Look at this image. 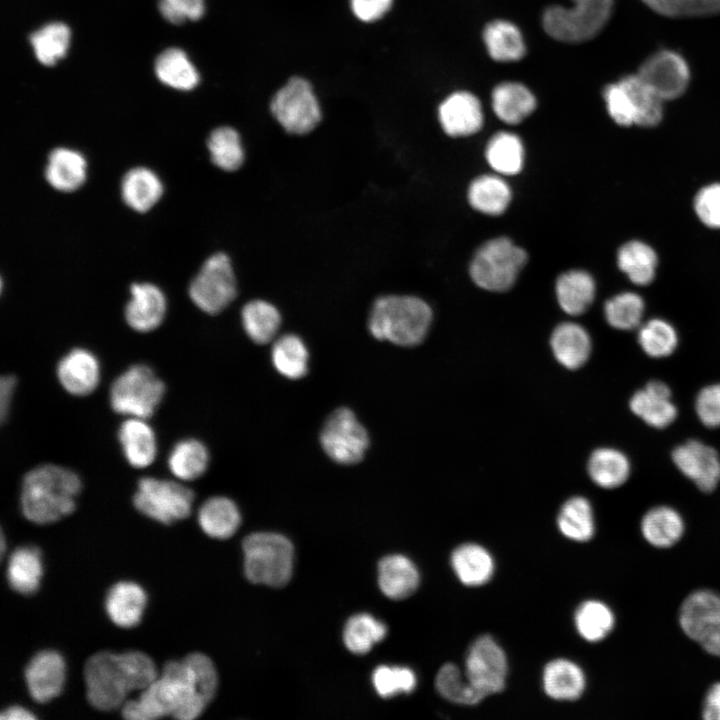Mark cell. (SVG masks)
I'll list each match as a JSON object with an SVG mask.
<instances>
[{"instance_id":"obj_1","label":"cell","mask_w":720,"mask_h":720,"mask_svg":"<svg viewBox=\"0 0 720 720\" xmlns=\"http://www.w3.org/2000/svg\"><path fill=\"white\" fill-rule=\"evenodd\" d=\"M217 672L202 653L169 661L137 700L127 701L122 715L128 720H152L170 715L180 720L197 718L217 689Z\"/></svg>"},{"instance_id":"obj_2","label":"cell","mask_w":720,"mask_h":720,"mask_svg":"<svg viewBox=\"0 0 720 720\" xmlns=\"http://www.w3.org/2000/svg\"><path fill=\"white\" fill-rule=\"evenodd\" d=\"M84 677L89 703L109 711L119 707L129 692L145 689L158 675L154 662L143 652L102 651L87 660Z\"/></svg>"},{"instance_id":"obj_3","label":"cell","mask_w":720,"mask_h":720,"mask_svg":"<svg viewBox=\"0 0 720 720\" xmlns=\"http://www.w3.org/2000/svg\"><path fill=\"white\" fill-rule=\"evenodd\" d=\"M81 488V479L73 470L56 464L39 465L23 478L21 511L37 524L58 521L74 511Z\"/></svg>"},{"instance_id":"obj_4","label":"cell","mask_w":720,"mask_h":720,"mask_svg":"<svg viewBox=\"0 0 720 720\" xmlns=\"http://www.w3.org/2000/svg\"><path fill=\"white\" fill-rule=\"evenodd\" d=\"M432 321V311L421 298L388 295L378 298L370 311L368 327L373 337L400 346L423 341Z\"/></svg>"},{"instance_id":"obj_5","label":"cell","mask_w":720,"mask_h":720,"mask_svg":"<svg viewBox=\"0 0 720 720\" xmlns=\"http://www.w3.org/2000/svg\"><path fill=\"white\" fill-rule=\"evenodd\" d=\"M613 0H570L569 6L551 5L542 15L545 32L564 43H582L597 36L607 24Z\"/></svg>"},{"instance_id":"obj_6","label":"cell","mask_w":720,"mask_h":720,"mask_svg":"<svg viewBox=\"0 0 720 720\" xmlns=\"http://www.w3.org/2000/svg\"><path fill=\"white\" fill-rule=\"evenodd\" d=\"M247 579L272 587L286 585L293 572L294 548L283 535L257 532L243 541Z\"/></svg>"},{"instance_id":"obj_7","label":"cell","mask_w":720,"mask_h":720,"mask_svg":"<svg viewBox=\"0 0 720 720\" xmlns=\"http://www.w3.org/2000/svg\"><path fill=\"white\" fill-rule=\"evenodd\" d=\"M164 394L165 385L154 370L145 364H134L112 383L109 402L118 414L147 419L154 414Z\"/></svg>"},{"instance_id":"obj_8","label":"cell","mask_w":720,"mask_h":720,"mask_svg":"<svg viewBox=\"0 0 720 720\" xmlns=\"http://www.w3.org/2000/svg\"><path fill=\"white\" fill-rule=\"evenodd\" d=\"M527 262V253L511 239L498 237L485 242L475 253L470 275L477 286L504 292L515 283Z\"/></svg>"},{"instance_id":"obj_9","label":"cell","mask_w":720,"mask_h":720,"mask_svg":"<svg viewBox=\"0 0 720 720\" xmlns=\"http://www.w3.org/2000/svg\"><path fill=\"white\" fill-rule=\"evenodd\" d=\"M194 493L176 481L155 477L139 480L133 504L145 516L163 524L185 519L191 513Z\"/></svg>"},{"instance_id":"obj_10","label":"cell","mask_w":720,"mask_h":720,"mask_svg":"<svg viewBox=\"0 0 720 720\" xmlns=\"http://www.w3.org/2000/svg\"><path fill=\"white\" fill-rule=\"evenodd\" d=\"M192 302L207 314L223 311L237 295V283L229 257L215 253L202 265L188 289Z\"/></svg>"},{"instance_id":"obj_11","label":"cell","mask_w":720,"mask_h":720,"mask_svg":"<svg viewBox=\"0 0 720 720\" xmlns=\"http://www.w3.org/2000/svg\"><path fill=\"white\" fill-rule=\"evenodd\" d=\"M271 112L284 130L303 135L311 132L321 120V109L310 83L291 78L274 95Z\"/></svg>"},{"instance_id":"obj_12","label":"cell","mask_w":720,"mask_h":720,"mask_svg":"<svg viewBox=\"0 0 720 720\" xmlns=\"http://www.w3.org/2000/svg\"><path fill=\"white\" fill-rule=\"evenodd\" d=\"M320 441L326 454L344 465L361 461L369 446L367 431L348 408H339L328 417Z\"/></svg>"},{"instance_id":"obj_13","label":"cell","mask_w":720,"mask_h":720,"mask_svg":"<svg viewBox=\"0 0 720 720\" xmlns=\"http://www.w3.org/2000/svg\"><path fill=\"white\" fill-rule=\"evenodd\" d=\"M508 663L503 649L489 635L477 638L465 659V676L485 698L505 687Z\"/></svg>"},{"instance_id":"obj_14","label":"cell","mask_w":720,"mask_h":720,"mask_svg":"<svg viewBox=\"0 0 720 720\" xmlns=\"http://www.w3.org/2000/svg\"><path fill=\"white\" fill-rule=\"evenodd\" d=\"M637 75L663 101L682 96L690 81L687 62L672 50H660L650 55L641 64Z\"/></svg>"},{"instance_id":"obj_15","label":"cell","mask_w":720,"mask_h":720,"mask_svg":"<svg viewBox=\"0 0 720 720\" xmlns=\"http://www.w3.org/2000/svg\"><path fill=\"white\" fill-rule=\"evenodd\" d=\"M672 460L678 470L701 491L711 492L720 482V456L711 446L689 440L677 446Z\"/></svg>"},{"instance_id":"obj_16","label":"cell","mask_w":720,"mask_h":720,"mask_svg":"<svg viewBox=\"0 0 720 720\" xmlns=\"http://www.w3.org/2000/svg\"><path fill=\"white\" fill-rule=\"evenodd\" d=\"M57 379L62 388L73 396H87L99 385L101 366L97 356L88 349L74 348L58 362Z\"/></svg>"},{"instance_id":"obj_17","label":"cell","mask_w":720,"mask_h":720,"mask_svg":"<svg viewBox=\"0 0 720 720\" xmlns=\"http://www.w3.org/2000/svg\"><path fill=\"white\" fill-rule=\"evenodd\" d=\"M438 118L444 132L451 137L473 135L484 122L480 100L464 90L451 93L441 102Z\"/></svg>"},{"instance_id":"obj_18","label":"cell","mask_w":720,"mask_h":720,"mask_svg":"<svg viewBox=\"0 0 720 720\" xmlns=\"http://www.w3.org/2000/svg\"><path fill=\"white\" fill-rule=\"evenodd\" d=\"M65 680V663L54 650H43L32 657L25 669V681L31 697L45 703L57 697Z\"/></svg>"},{"instance_id":"obj_19","label":"cell","mask_w":720,"mask_h":720,"mask_svg":"<svg viewBox=\"0 0 720 720\" xmlns=\"http://www.w3.org/2000/svg\"><path fill=\"white\" fill-rule=\"evenodd\" d=\"M131 298L125 307V320L135 331L147 333L163 322L167 301L162 290L148 282L134 283L130 287Z\"/></svg>"},{"instance_id":"obj_20","label":"cell","mask_w":720,"mask_h":720,"mask_svg":"<svg viewBox=\"0 0 720 720\" xmlns=\"http://www.w3.org/2000/svg\"><path fill=\"white\" fill-rule=\"evenodd\" d=\"M629 408L643 422L657 429L671 425L678 415L670 388L659 380H652L636 391L629 400Z\"/></svg>"},{"instance_id":"obj_21","label":"cell","mask_w":720,"mask_h":720,"mask_svg":"<svg viewBox=\"0 0 720 720\" xmlns=\"http://www.w3.org/2000/svg\"><path fill=\"white\" fill-rule=\"evenodd\" d=\"M118 441L126 461L134 468L151 465L157 456V439L144 418L127 417L118 429Z\"/></svg>"},{"instance_id":"obj_22","label":"cell","mask_w":720,"mask_h":720,"mask_svg":"<svg viewBox=\"0 0 720 720\" xmlns=\"http://www.w3.org/2000/svg\"><path fill=\"white\" fill-rule=\"evenodd\" d=\"M678 618L683 633L697 641L710 625L720 619V594L710 589L691 592L683 600Z\"/></svg>"},{"instance_id":"obj_23","label":"cell","mask_w":720,"mask_h":720,"mask_svg":"<svg viewBox=\"0 0 720 720\" xmlns=\"http://www.w3.org/2000/svg\"><path fill=\"white\" fill-rule=\"evenodd\" d=\"M86 177L87 162L80 152L66 147L50 152L45 178L55 190L73 192L84 184Z\"/></svg>"},{"instance_id":"obj_24","label":"cell","mask_w":720,"mask_h":720,"mask_svg":"<svg viewBox=\"0 0 720 720\" xmlns=\"http://www.w3.org/2000/svg\"><path fill=\"white\" fill-rule=\"evenodd\" d=\"M491 105L493 112L501 121L515 125L533 113L537 100L524 84L505 81L494 87L491 93Z\"/></svg>"},{"instance_id":"obj_25","label":"cell","mask_w":720,"mask_h":720,"mask_svg":"<svg viewBox=\"0 0 720 720\" xmlns=\"http://www.w3.org/2000/svg\"><path fill=\"white\" fill-rule=\"evenodd\" d=\"M146 602V593L142 587L134 582L122 581L108 591L105 608L114 624L130 628L140 622Z\"/></svg>"},{"instance_id":"obj_26","label":"cell","mask_w":720,"mask_h":720,"mask_svg":"<svg viewBox=\"0 0 720 720\" xmlns=\"http://www.w3.org/2000/svg\"><path fill=\"white\" fill-rule=\"evenodd\" d=\"M379 587L390 599L401 600L415 592L419 573L414 563L400 554L382 558L378 565Z\"/></svg>"},{"instance_id":"obj_27","label":"cell","mask_w":720,"mask_h":720,"mask_svg":"<svg viewBox=\"0 0 720 720\" xmlns=\"http://www.w3.org/2000/svg\"><path fill=\"white\" fill-rule=\"evenodd\" d=\"M641 534L646 542L656 548H670L680 541L685 523L681 514L666 505L649 509L642 517Z\"/></svg>"},{"instance_id":"obj_28","label":"cell","mask_w":720,"mask_h":720,"mask_svg":"<svg viewBox=\"0 0 720 720\" xmlns=\"http://www.w3.org/2000/svg\"><path fill=\"white\" fill-rule=\"evenodd\" d=\"M551 348L561 365L568 369H578L589 359L592 343L584 327L573 322H565L554 329Z\"/></svg>"},{"instance_id":"obj_29","label":"cell","mask_w":720,"mask_h":720,"mask_svg":"<svg viewBox=\"0 0 720 720\" xmlns=\"http://www.w3.org/2000/svg\"><path fill=\"white\" fill-rule=\"evenodd\" d=\"M586 678L582 669L566 659L549 662L543 672V688L545 693L558 701H574L581 697L585 690Z\"/></svg>"},{"instance_id":"obj_30","label":"cell","mask_w":720,"mask_h":720,"mask_svg":"<svg viewBox=\"0 0 720 720\" xmlns=\"http://www.w3.org/2000/svg\"><path fill=\"white\" fill-rule=\"evenodd\" d=\"M163 184L158 175L149 168L130 169L121 182V196L125 204L136 212L150 210L161 198Z\"/></svg>"},{"instance_id":"obj_31","label":"cell","mask_w":720,"mask_h":720,"mask_svg":"<svg viewBox=\"0 0 720 720\" xmlns=\"http://www.w3.org/2000/svg\"><path fill=\"white\" fill-rule=\"evenodd\" d=\"M483 41L489 56L497 62H516L526 54L521 30L504 19L491 21L485 26Z\"/></svg>"},{"instance_id":"obj_32","label":"cell","mask_w":720,"mask_h":720,"mask_svg":"<svg viewBox=\"0 0 720 720\" xmlns=\"http://www.w3.org/2000/svg\"><path fill=\"white\" fill-rule=\"evenodd\" d=\"M555 291L562 310L571 316H578L593 303L596 286L588 272L571 270L558 277Z\"/></svg>"},{"instance_id":"obj_33","label":"cell","mask_w":720,"mask_h":720,"mask_svg":"<svg viewBox=\"0 0 720 720\" xmlns=\"http://www.w3.org/2000/svg\"><path fill=\"white\" fill-rule=\"evenodd\" d=\"M451 566L460 582L472 587L487 583L495 568L490 553L474 543L458 546L452 552Z\"/></svg>"},{"instance_id":"obj_34","label":"cell","mask_w":720,"mask_h":720,"mask_svg":"<svg viewBox=\"0 0 720 720\" xmlns=\"http://www.w3.org/2000/svg\"><path fill=\"white\" fill-rule=\"evenodd\" d=\"M587 468L591 480L604 489L622 486L631 473L628 457L622 451L610 447L596 449L589 458Z\"/></svg>"},{"instance_id":"obj_35","label":"cell","mask_w":720,"mask_h":720,"mask_svg":"<svg viewBox=\"0 0 720 720\" xmlns=\"http://www.w3.org/2000/svg\"><path fill=\"white\" fill-rule=\"evenodd\" d=\"M617 264L632 283L646 286L655 278L658 258L654 249L647 243L630 240L619 248Z\"/></svg>"},{"instance_id":"obj_36","label":"cell","mask_w":720,"mask_h":720,"mask_svg":"<svg viewBox=\"0 0 720 720\" xmlns=\"http://www.w3.org/2000/svg\"><path fill=\"white\" fill-rule=\"evenodd\" d=\"M198 522L208 536L226 539L236 532L241 517L236 504L231 499L215 496L206 500L200 507Z\"/></svg>"},{"instance_id":"obj_37","label":"cell","mask_w":720,"mask_h":720,"mask_svg":"<svg viewBox=\"0 0 720 720\" xmlns=\"http://www.w3.org/2000/svg\"><path fill=\"white\" fill-rule=\"evenodd\" d=\"M42 570L39 549L33 546L19 547L9 557L7 580L14 591L29 595L37 591Z\"/></svg>"},{"instance_id":"obj_38","label":"cell","mask_w":720,"mask_h":720,"mask_svg":"<svg viewBox=\"0 0 720 720\" xmlns=\"http://www.w3.org/2000/svg\"><path fill=\"white\" fill-rule=\"evenodd\" d=\"M167 464L175 478L181 481L195 480L207 470L209 452L197 439H182L170 450Z\"/></svg>"},{"instance_id":"obj_39","label":"cell","mask_w":720,"mask_h":720,"mask_svg":"<svg viewBox=\"0 0 720 720\" xmlns=\"http://www.w3.org/2000/svg\"><path fill=\"white\" fill-rule=\"evenodd\" d=\"M468 201L475 210L497 216L507 209L511 201V189L501 177L483 175L470 184Z\"/></svg>"},{"instance_id":"obj_40","label":"cell","mask_w":720,"mask_h":720,"mask_svg":"<svg viewBox=\"0 0 720 720\" xmlns=\"http://www.w3.org/2000/svg\"><path fill=\"white\" fill-rule=\"evenodd\" d=\"M155 73L162 83L178 90H191L199 82L197 70L179 48L166 49L157 57Z\"/></svg>"},{"instance_id":"obj_41","label":"cell","mask_w":720,"mask_h":720,"mask_svg":"<svg viewBox=\"0 0 720 720\" xmlns=\"http://www.w3.org/2000/svg\"><path fill=\"white\" fill-rule=\"evenodd\" d=\"M485 155L491 168L502 175H516L523 167L522 141L511 132L502 131L493 135L487 143Z\"/></svg>"},{"instance_id":"obj_42","label":"cell","mask_w":720,"mask_h":720,"mask_svg":"<svg viewBox=\"0 0 720 720\" xmlns=\"http://www.w3.org/2000/svg\"><path fill=\"white\" fill-rule=\"evenodd\" d=\"M557 524L560 532L573 541H589L595 532L593 509L581 496L567 500L560 509Z\"/></svg>"},{"instance_id":"obj_43","label":"cell","mask_w":720,"mask_h":720,"mask_svg":"<svg viewBox=\"0 0 720 720\" xmlns=\"http://www.w3.org/2000/svg\"><path fill=\"white\" fill-rule=\"evenodd\" d=\"M241 319L246 334L257 344L270 342L277 334L281 324V316L277 308L273 304L259 299L244 305Z\"/></svg>"},{"instance_id":"obj_44","label":"cell","mask_w":720,"mask_h":720,"mask_svg":"<svg viewBox=\"0 0 720 720\" xmlns=\"http://www.w3.org/2000/svg\"><path fill=\"white\" fill-rule=\"evenodd\" d=\"M628 91L635 110V125L651 128L663 118V100L636 74L620 79Z\"/></svg>"},{"instance_id":"obj_45","label":"cell","mask_w":720,"mask_h":720,"mask_svg":"<svg viewBox=\"0 0 720 720\" xmlns=\"http://www.w3.org/2000/svg\"><path fill=\"white\" fill-rule=\"evenodd\" d=\"M575 626L588 642L605 639L615 626V616L608 605L598 600L583 602L575 613Z\"/></svg>"},{"instance_id":"obj_46","label":"cell","mask_w":720,"mask_h":720,"mask_svg":"<svg viewBox=\"0 0 720 720\" xmlns=\"http://www.w3.org/2000/svg\"><path fill=\"white\" fill-rule=\"evenodd\" d=\"M638 344L649 357L661 359L674 353L678 346V334L671 323L652 318L638 327Z\"/></svg>"},{"instance_id":"obj_47","label":"cell","mask_w":720,"mask_h":720,"mask_svg":"<svg viewBox=\"0 0 720 720\" xmlns=\"http://www.w3.org/2000/svg\"><path fill=\"white\" fill-rule=\"evenodd\" d=\"M272 362L276 370L289 379L303 377L308 369V350L294 334L278 338L272 347Z\"/></svg>"},{"instance_id":"obj_48","label":"cell","mask_w":720,"mask_h":720,"mask_svg":"<svg viewBox=\"0 0 720 720\" xmlns=\"http://www.w3.org/2000/svg\"><path fill=\"white\" fill-rule=\"evenodd\" d=\"M211 161L218 168L232 172L239 169L245 159L239 133L232 127L214 129L207 141Z\"/></svg>"},{"instance_id":"obj_49","label":"cell","mask_w":720,"mask_h":720,"mask_svg":"<svg viewBox=\"0 0 720 720\" xmlns=\"http://www.w3.org/2000/svg\"><path fill=\"white\" fill-rule=\"evenodd\" d=\"M30 43L40 63L54 65L68 50L70 29L61 22L46 24L31 34Z\"/></svg>"},{"instance_id":"obj_50","label":"cell","mask_w":720,"mask_h":720,"mask_svg":"<svg viewBox=\"0 0 720 720\" xmlns=\"http://www.w3.org/2000/svg\"><path fill=\"white\" fill-rule=\"evenodd\" d=\"M644 312V300L635 292L619 293L604 305L607 323L615 329L624 331L638 329L642 324Z\"/></svg>"},{"instance_id":"obj_51","label":"cell","mask_w":720,"mask_h":720,"mask_svg":"<svg viewBox=\"0 0 720 720\" xmlns=\"http://www.w3.org/2000/svg\"><path fill=\"white\" fill-rule=\"evenodd\" d=\"M387 629L384 623L369 614H357L346 623L343 633L346 647L355 654H365L383 640Z\"/></svg>"},{"instance_id":"obj_52","label":"cell","mask_w":720,"mask_h":720,"mask_svg":"<svg viewBox=\"0 0 720 720\" xmlns=\"http://www.w3.org/2000/svg\"><path fill=\"white\" fill-rule=\"evenodd\" d=\"M435 686L438 693L446 700L460 705H476L484 697L470 684L465 674L462 675L458 666L448 663L437 673Z\"/></svg>"},{"instance_id":"obj_53","label":"cell","mask_w":720,"mask_h":720,"mask_svg":"<svg viewBox=\"0 0 720 720\" xmlns=\"http://www.w3.org/2000/svg\"><path fill=\"white\" fill-rule=\"evenodd\" d=\"M667 17H699L720 14V0H641Z\"/></svg>"},{"instance_id":"obj_54","label":"cell","mask_w":720,"mask_h":720,"mask_svg":"<svg viewBox=\"0 0 720 720\" xmlns=\"http://www.w3.org/2000/svg\"><path fill=\"white\" fill-rule=\"evenodd\" d=\"M372 681L381 697H392L398 693H410L417 684L414 672L407 667L379 666L375 669Z\"/></svg>"},{"instance_id":"obj_55","label":"cell","mask_w":720,"mask_h":720,"mask_svg":"<svg viewBox=\"0 0 720 720\" xmlns=\"http://www.w3.org/2000/svg\"><path fill=\"white\" fill-rule=\"evenodd\" d=\"M603 98L607 112L616 124L623 127L635 125L634 106L628 91L620 80L604 88Z\"/></svg>"},{"instance_id":"obj_56","label":"cell","mask_w":720,"mask_h":720,"mask_svg":"<svg viewBox=\"0 0 720 720\" xmlns=\"http://www.w3.org/2000/svg\"><path fill=\"white\" fill-rule=\"evenodd\" d=\"M694 210L705 226L720 229V183L708 184L697 192Z\"/></svg>"},{"instance_id":"obj_57","label":"cell","mask_w":720,"mask_h":720,"mask_svg":"<svg viewBox=\"0 0 720 720\" xmlns=\"http://www.w3.org/2000/svg\"><path fill=\"white\" fill-rule=\"evenodd\" d=\"M695 411L704 426L720 427V383L707 385L698 392Z\"/></svg>"},{"instance_id":"obj_58","label":"cell","mask_w":720,"mask_h":720,"mask_svg":"<svg viewBox=\"0 0 720 720\" xmlns=\"http://www.w3.org/2000/svg\"><path fill=\"white\" fill-rule=\"evenodd\" d=\"M161 15L173 24L200 19L205 10L204 0H159Z\"/></svg>"},{"instance_id":"obj_59","label":"cell","mask_w":720,"mask_h":720,"mask_svg":"<svg viewBox=\"0 0 720 720\" xmlns=\"http://www.w3.org/2000/svg\"><path fill=\"white\" fill-rule=\"evenodd\" d=\"M393 0H351L354 15L364 22L383 17L391 8Z\"/></svg>"},{"instance_id":"obj_60","label":"cell","mask_w":720,"mask_h":720,"mask_svg":"<svg viewBox=\"0 0 720 720\" xmlns=\"http://www.w3.org/2000/svg\"><path fill=\"white\" fill-rule=\"evenodd\" d=\"M17 379L14 375H4L0 381V417L4 421L9 415Z\"/></svg>"},{"instance_id":"obj_61","label":"cell","mask_w":720,"mask_h":720,"mask_svg":"<svg viewBox=\"0 0 720 720\" xmlns=\"http://www.w3.org/2000/svg\"><path fill=\"white\" fill-rule=\"evenodd\" d=\"M696 642L708 654L720 657V619L710 625Z\"/></svg>"},{"instance_id":"obj_62","label":"cell","mask_w":720,"mask_h":720,"mask_svg":"<svg viewBox=\"0 0 720 720\" xmlns=\"http://www.w3.org/2000/svg\"><path fill=\"white\" fill-rule=\"evenodd\" d=\"M702 717L705 720H720V682L708 689L703 702Z\"/></svg>"},{"instance_id":"obj_63","label":"cell","mask_w":720,"mask_h":720,"mask_svg":"<svg viewBox=\"0 0 720 720\" xmlns=\"http://www.w3.org/2000/svg\"><path fill=\"white\" fill-rule=\"evenodd\" d=\"M0 718L6 720H30L36 717L24 707L14 705L3 710Z\"/></svg>"}]
</instances>
